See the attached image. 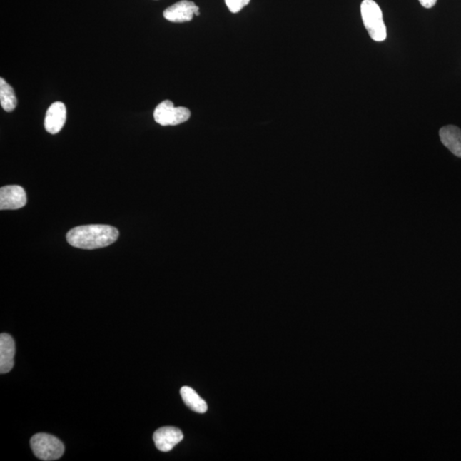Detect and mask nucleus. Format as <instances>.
Segmentation results:
<instances>
[{"label": "nucleus", "instance_id": "f257e3e1", "mask_svg": "<svg viewBox=\"0 0 461 461\" xmlns=\"http://www.w3.org/2000/svg\"><path fill=\"white\" fill-rule=\"evenodd\" d=\"M119 237V230L108 225L81 226L69 230L67 241L73 247L96 250L110 246Z\"/></svg>", "mask_w": 461, "mask_h": 461}, {"label": "nucleus", "instance_id": "f03ea898", "mask_svg": "<svg viewBox=\"0 0 461 461\" xmlns=\"http://www.w3.org/2000/svg\"><path fill=\"white\" fill-rule=\"evenodd\" d=\"M360 13L370 37L378 42L384 41L387 30L380 6L373 0H363L360 4Z\"/></svg>", "mask_w": 461, "mask_h": 461}, {"label": "nucleus", "instance_id": "7ed1b4c3", "mask_svg": "<svg viewBox=\"0 0 461 461\" xmlns=\"http://www.w3.org/2000/svg\"><path fill=\"white\" fill-rule=\"evenodd\" d=\"M30 445L36 457L42 460H59L64 453V443L59 438L49 434L34 435L30 440Z\"/></svg>", "mask_w": 461, "mask_h": 461}, {"label": "nucleus", "instance_id": "20e7f679", "mask_svg": "<svg viewBox=\"0 0 461 461\" xmlns=\"http://www.w3.org/2000/svg\"><path fill=\"white\" fill-rule=\"evenodd\" d=\"M153 116L156 123L165 127L186 123L191 117V111L185 107H175L171 100H165L156 106Z\"/></svg>", "mask_w": 461, "mask_h": 461}, {"label": "nucleus", "instance_id": "39448f33", "mask_svg": "<svg viewBox=\"0 0 461 461\" xmlns=\"http://www.w3.org/2000/svg\"><path fill=\"white\" fill-rule=\"evenodd\" d=\"M199 16V7L188 0H181L163 11L164 19L171 23H186L193 20V16Z\"/></svg>", "mask_w": 461, "mask_h": 461}, {"label": "nucleus", "instance_id": "423d86ee", "mask_svg": "<svg viewBox=\"0 0 461 461\" xmlns=\"http://www.w3.org/2000/svg\"><path fill=\"white\" fill-rule=\"evenodd\" d=\"M27 203V195L20 186H6L0 189V210H19Z\"/></svg>", "mask_w": 461, "mask_h": 461}, {"label": "nucleus", "instance_id": "0eeeda50", "mask_svg": "<svg viewBox=\"0 0 461 461\" xmlns=\"http://www.w3.org/2000/svg\"><path fill=\"white\" fill-rule=\"evenodd\" d=\"M183 433L180 429L165 426L156 430L153 435V441L158 450L162 452L171 451L178 443L183 440Z\"/></svg>", "mask_w": 461, "mask_h": 461}, {"label": "nucleus", "instance_id": "6e6552de", "mask_svg": "<svg viewBox=\"0 0 461 461\" xmlns=\"http://www.w3.org/2000/svg\"><path fill=\"white\" fill-rule=\"evenodd\" d=\"M66 106L62 102H55L48 108L45 118V128L51 134L59 133L66 123Z\"/></svg>", "mask_w": 461, "mask_h": 461}, {"label": "nucleus", "instance_id": "1a4fd4ad", "mask_svg": "<svg viewBox=\"0 0 461 461\" xmlns=\"http://www.w3.org/2000/svg\"><path fill=\"white\" fill-rule=\"evenodd\" d=\"M16 345L11 335L2 333L0 336V372L2 374L11 371L14 366Z\"/></svg>", "mask_w": 461, "mask_h": 461}, {"label": "nucleus", "instance_id": "9d476101", "mask_svg": "<svg viewBox=\"0 0 461 461\" xmlns=\"http://www.w3.org/2000/svg\"><path fill=\"white\" fill-rule=\"evenodd\" d=\"M442 145L461 158V129L456 126H445L439 131Z\"/></svg>", "mask_w": 461, "mask_h": 461}, {"label": "nucleus", "instance_id": "9b49d317", "mask_svg": "<svg viewBox=\"0 0 461 461\" xmlns=\"http://www.w3.org/2000/svg\"><path fill=\"white\" fill-rule=\"evenodd\" d=\"M181 395L183 400L186 405L190 410L198 412V414H204L208 410L207 403L193 389L190 387L184 386L181 389Z\"/></svg>", "mask_w": 461, "mask_h": 461}, {"label": "nucleus", "instance_id": "f8f14e48", "mask_svg": "<svg viewBox=\"0 0 461 461\" xmlns=\"http://www.w3.org/2000/svg\"><path fill=\"white\" fill-rule=\"evenodd\" d=\"M0 103L6 112H12L17 106V98L11 85L4 78H0Z\"/></svg>", "mask_w": 461, "mask_h": 461}, {"label": "nucleus", "instance_id": "ddd939ff", "mask_svg": "<svg viewBox=\"0 0 461 461\" xmlns=\"http://www.w3.org/2000/svg\"><path fill=\"white\" fill-rule=\"evenodd\" d=\"M250 0H225L229 11L233 13H238L249 4Z\"/></svg>", "mask_w": 461, "mask_h": 461}, {"label": "nucleus", "instance_id": "4468645a", "mask_svg": "<svg viewBox=\"0 0 461 461\" xmlns=\"http://www.w3.org/2000/svg\"><path fill=\"white\" fill-rule=\"evenodd\" d=\"M422 6L430 9L432 8L437 4V0H419Z\"/></svg>", "mask_w": 461, "mask_h": 461}]
</instances>
